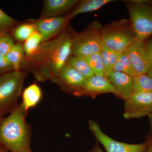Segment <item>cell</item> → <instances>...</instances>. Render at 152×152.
<instances>
[{
  "instance_id": "cell-27",
  "label": "cell",
  "mask_w": 152,
  "mask_h": 152,
  "mask_svg": "<svg viewBox=\"0 0 152 152\" xmlns=\"http://www.w3.org/2000/svg\"><path fill=\"white\" fill-rule=\"evenodd\" d=\"M13 71H14L13 67L6 57L0 55V76Z\"/></svg>"
},
{
  "instance_id": "cell-33",
  "label": "cell",
  "mask_w": 152,
  "mask_h": 152,
  "mask_svg": "<svg viewBox=\"0 0 152 152\" xmlns=\"http://www.w3.org/2000/svg\"><path fill=\"white\" fill-rule=\"evenodd\" d=\"M150 122H151V126L152 129V113L149 115Z\"/></svg>"
},
{
  "instance_id": "cell-14",
  "label": "cell",
  "mask_w": 152,
  "mask_h": 152,
  "mask_svg": "<svg viewBox=\"0 0 152 152\" xmlns=\"http://www.w3.org/2000/svg\"><path fill=\"white\" fill-rule=\"evenodd\" d=\"M79 1L77 0H45L44 2L40 18L58 17L70 10Z\"/></svg>"
},
{
  "instance_id": "cell-19",
  "label": "cell",
  "mask_w": 152,
  "mask_h": 152,
  "mask_svg": "<svg viewBox=\"0 0 152 152\" xmlns=\"http://www.w3.org/2000/svg\"><path fill=\"white\" fill-rule=\"evenodd\" d=\"M24 51L21 43L15 44L6 56L14 71H20L21 64L24 57Z\"/></svg>"
},
{
  "instance_id": "cell-23",
  "label": "cell",
  "mask_w": 152,
  "mask_h": 152,
  "mask_svg": "<svg viewBox=\"0 0 152 152\" xmlns=\"http://www.w3.org/2000/svg\"><path fill=\"white\" fill-rule=\"evenodd\" d=\"M84 58L92 70L94 75H105L104 64L100 52Z\"/></svg>"
},
{
  "instance_id": "cell-17",
  "label": "cell",
  "mask_w": 152,
  "mask_h": 152,
  "mask_svg": "<svg viewBox=\"0 0 152 152\" xmlns=\"http://www.w3.org/2000/svg\"><path fill=\"white\" fill-rule=\"evenodd\" d=\"M66 64L75 68L86 79L91 77L94 75L84 57L71 56Z\"/></svg>"
},
{
  "instance_id": "cell-22",
  "label": "cell",
  "mask_w": 152,
  "mask_h": 152,
  "mask_svg": "<svg viewBox=\"0 0 152 152\" xmlns=\"http://www.w3.org/2000/svg\"><path fill=\"white\" fill-rule=\"evenodd\" d=\"M35 26L32 23H26L17 27L13 32L14 37L17 40L26 41L37 31Z\"/></svg>"
},
{
  "instance_id": "cell-16",
  "label": "cell",
  "mask_w": 152,
  "mask_h": 152,
  "mask_svg": "<svg viewBox=\"0 0 152 152\" xmlns=\"http://www.w3.org/2000/svg\"><path fill=\"white\" fill-rule=\"evenodd\" d=\"M114 1L113 0H83L80 1L75 9L68 15L69 20H70L79 14L97 10L107 4Z\"/></svg>"
},
{
  "instance_id": "cell-4",
  "label": "cell",
  "mask_w": 152,
  "mask_h": 152,
  "mask_svg": "<svg viewBox=\"0 0 152 152\" xmlns=\"http://www.w3.org/2000/svg\"><path fill=\"white\" fill-rule=\"evenodd\" d=\"M136 40L130 20L122 19L103 26V46L119 53L125 52Z\"/></svg>"
},
{
  "instance_id": "cell-32",
  "label": "cell",
  "mask_w": 152,
  "mask_h": 152,
  "mask_svg": "<svg viewBox=\"0 0 152 152\" xmlns=\"http://www.w3.org/2000/svg\"><path fill=\"white\" fill-rule=\"evenodd\" d=\"M0 152H8V151L2 145H0Z\"/></svg>"
},
{
  "instance_id": "cell-6",
  "label": "cell",
  "mask_w": 152,
  "mask_h": 152,
  "mask_svg": "<svg viewBox=\"0 0 152 152\" xmlns=\"http://www.w3.org/2000/svg\"><path fill=\"white\" fill-rule=\"evenodd\" d=\"M136 40L145 41L152 34V6L125 1Z\"/></svg>"
},
{
  "instance_id": "cell-34",
  "label": "cell",
  "mask_w": 152,
  "mask_h": 152,
  "mask_svg": "<svg viewBox=\"0 0 152 152\" xmlns=\"http://www.w3.org/2000/svg\"><path fill=\"white\" fill-rule=\"evenodd\" d=\"M86 152H94V151L93 150H91V151H87Z\"/></svg>"
},
{
  "instance_id": "cell-7",
  "label": "cell",
  "mask_w": 152,
  "mask_h": 152,
  "mask_svg": "<svg viewBox=\"0 0 152 152\" xmlns=\"http://www.w3.org/2000/svg\"><path fill=\"white\" fill-rule=\"evenodd\" d=\"M89 127L96 138L102 144L107 152H147L146 141L142 143L129 144L117 141L106 135L97 122L89 120Z\"/></svg>"
},
{
  "instance_id": "cell-21",
  "label": "cell",
  "mask_w": 152,
  "mask_h": 152,
  "mask_svg": "<svg viewBox=\"0 0 152 152\" xmlns=\"http://www.w3.org/2000/svg\"><path fill=\"white\" fill-rule=\"evenodd\" d=\"M134 92L152 93V78L147 74L133 77Z\"/></svg>"
},
{
  "instance_id": "cell-5",
  "label": "cell",
  "mask_w": 152,
  "mask_h": 152,
  "mask_svg": "<svg viewBox=\"0 0 152 152\" xmlns=\"http://www.w3.org/2000/svg\"><path fill=\"white\" fill-rule=\"evenodd\" d=\"M102 25L96 20L83 31L74 33L72 40V56L86 57L100 52L102 47Z\"/></svg>"
},
{
  "instance_id": "cell-28",
  "label": "cell",
  "mask_w": 152,
  "mask_h": 152,
  "mask_svg": "<svg viewBox=\"0 0 152 152\" xmlns=\"http://www.w3.org/2000/svg\"><path fill=\"white\" fill-rule=\"evenodd\" d=\"M147 44L149 52L150 66L149 70L146 74L152 78V39L148 40L147 41Z\"/></svg>"
},
{
  "instance_id": "cell-3",
  "label": "cell",
  "mask_w": 152,
  "mask_h": 152,
  "mask_svg": "<svg viewBox=\"0 0 152 152\" xmlns=\"http://www.w3.org/2000/svg\"><path fill=\"white\" fill-rule=\"evenodd\" d=\"M27 72L13 71L0 76V118L10 114L19 105Z\"/></svg>"
},
{
  "instance_id": "cell-1",
  "label": "cell",
  "mask_w": 152,
  "mask_h": 152,
  "mask_svg": "<svg viewBox=\"0 0 152 152\" xmlns=\"http://www.w3.org/2000/svg\"><path fill=\"white\" fill-rule=\"evenodd\" d=\"M74 33L71 28L66 26L54 39L42 42L35 54L28 58L37 80H52L58 76L72 56Z\"/></svg>"
},
{
  "instance_id": "cell-18",
  "label": "cell",
  "mask_w": 152,
  "mask_h": 152,
  "mask_svg": "<svg viewBox=\"0 0 152 152\" xmlns=\"http://www.w3.org/2000/svg\"><path fill=\"white\" fill-rule=\"evenodd\" d=\"M100 53L104 64V75L107 77L109 74L113 70L114 66L121 53L103 46Z\"/></svg>"
},
{
  "instance_id": "cell-10",
  "label": "cell",
  "mask_w": 152,
  "mask_h": 152,
  "mask_svg": "<svg viewBox=\"0 0 152 152\" xmlns=\"http://www.w3.org/2000/svg\"><path fill=\"white\" fill-rule=\"evenodd\" d=\"M136 76L146 74L150 69L149 52L145 41L136 40L125 51Z\"/></svg>"
},
{
  "instance_id": "cell-25",
  "label": "cell",
  "mask_w": 152,
  "mask_h": 152,
  "mask_svg": "<svg viewBox=\"0 0 152 152\" xmlns=\"http://www.w3.org/2000/svg\"><path fill=\"white\" fill-rule=\"evenodd\" d=\"M16 20L0 9V34H8L17 25Z\"/></svg>"
},
{
  "instance_id": "cell-35",
  "label": "cell",
  "mask_w": 152,
  "mask_h": 152,
  "mask_svg": "<svg viewBox=\"0 0 152 152\" xmlns=\"http://www.w3.org/2000/svg\"><path fill=\"white\" fill-rule=\"evenodd\" d=\"M28 152H33L32 151V150H31V151H29Z\"/></svg>"
},
{
  "instance_id": "cell-20",
  "label": "cell",
  "mask_w": 152,
  "mask_h": 152,
  "mask_svg": "<svg viewBox=\"0 0 152 152\" xmlns=\"http://www.w3.org/2000/svg\"><path fill=\"white\" fill-rule=\"evenodd\" d=\"M42 43V36L37 31L25 41L23 47L27 58L35 54Z\"/></svg>"
},
{
  "instance_id": "cell-24",
  "label": "cell",
  "mask_w": 152,
  "mask_h": 152,
  "mask_svg": "<svg viewBox=\"0 0 152 152\" xmlns=\"http://www.w3.org/2000/svg\"><path fill=\"white\" fill-rule=\"evenodd\" d=\"M113 71L122 72L133 77L136 76L132 66L125 52L120 54Z\"/></svg>"
},
{
  "instance_id": "cell-12",
  "label": "cell",
  "mask_w": 152,
  "mask_h": 152,
  "mask_svg": "<svg viewBox=\"0 0 152 152\" xmlns=\"http://www.w3.org/2000/svg\"><path fill=\"white\" fill-rule=\"evenodd\" d=\"M118 97L126 101L134 94L133 77L122 72L113 71L107 76Z\"/></svg>"
},
{
  "instance_id": "cell-2",
  "label": "cell",
  "mask_w": 152,
  "mask_h": 152,
  "mask_svg": "<svg viewBox=\"0 0 152 152\" xmlns=\"http://www.w3.org/2000/svg\"><path fill=\"white\" fill-rule=\"evenodd\" d=\"M27 112L21 103L8 116L0 118V145L11 152L31 151L32 132Z\"/></svg>"
},
{
  "instance_id": "cell-8",
  "label": "cell",
  "mask_w": 152,
  "mask_h": 152,
  "mask_svg": "<svg viewBox=\"0 0 152 152\" xmlns=\"http://www.w3.org/2000/svg\"><path fill=\"white\" fill-rule=\"evenodd\" d=\"M152 113V93H134L125 101L124 116L126 119L149 116Z\"/></svg>"
},
{
  "instance_id": "cell-13",
  "label": "cell",
  "mask_w": 152,
  "mask_h": 152,
  "mask_svg": "<svg viewBox=\"0 0 152 152\" xmlns=\"http://www.w3.org/2000/svg\"><path fill=\"white\" fill-rule=\"evenodd\" d=\"M106 93L115 94V91L107 78L105 75H94L86 79L84 86L79 97H95L97 95Z\"/></svg>"
},
{
  "instance_id": "cell-29",
  "label": "cell",
  "mask_w": 152,
  "mask_h": 152,
  "mask_svg": "<svg viewBox=\"0 0 152 152\" xmlns=\"http://www.w3.org/2000/svg\"><path fill=\"white\" fill-rule=\"evenodd\" d=\"M130 1L133 2L137 3V4L152 6V1H148V0H130Z\"/></svg>"
},
{
  "instance_id": "cell-26",
  "label": "cell",
  "mask_w": 152,
  "mask_h": 152,
  "mask_svg": "<svg viewBox=\"0 0 152 152\" xmlns=\"http://www.w3.org/2000/svg\"><path fill=\"white\" fill-rule=\"evenodd\" d=\"M15 44L8 34H0V55L6 57Z\"/></svg>"
},
{
  "instance_id": "cell-31",
  "label": "cell",
  "mask_w": 152,
  "mask_h": 152,
  "mask_svg": "<svg viewBox=\"0 0 152 152\" xmlns=\"http://www.w3.org/2000/svg\"><path fill=\"white\" fill-rule=\"evenodd\" d=\"M93 150L94 152H104L101 148L100 146L98 143L95 145L94 148L93 149Z\"/></svg>"
},
{
  "instance_id": "cell-15",
  "label": "cell",
  "mask_w": 152,
  "mask_h": 152,
  "mask_svg": "<svg viewBox=\"0 0 152 152\" xmlns=\"http://www.w3.org/2000/svg\"><path fill=\"white\" fill-rule=\"evenodd\" d=\"M42 92L37 84H33L26 88L22 93V104L28 112L29 109L35 107L40 102Z\"/></svg>"
},
{
  "instance_id": "cell-9",
  "label": "cell",
  "mask_w": 152,
  "mask_h": 152,
  "mask_svg": "<svg viewBox=\"0 0 152 152\" xmlns=\"http://www.w3.org/2000/svg\"><path fill=\"white\" fill-rule=\"evenodd\" d=\"M86 79L75 68L66 64L52 81L58 85L64 91L79 97Z\"/></svg>"
},
{
  "instance_id": "cell-11",
  "label": "cell",
  "mask_w": 152,
  "mask_h": 152,
  "mask_svg": "<svg viewBox=\"0 0 152 152\" xmlns=\"http://www.w3.org/2000/svg\"><path fill=\"white\" fill-rule=\"evenodd\" d=\"M68 16L42 18L32 22L35 26L37 31L42 37V42L58 35L62 31L69 21Z\"/></svg>"
},
{
  "instance_id": "cell-30",
  "label": "cell",
  "mask_w": 152,
  "mask_h": 152,
  "mask_svg": "<svg viewBox=\"0 0 152 152\" xmlns=\"http://www.w3.org/2000/svg\"><path fill=\"white\" fill-rule=\"evenodd\" d=\"M146 141L148 143V150L147 152H152V134L147 138Z\"/></svg>"
}]
</instances>
